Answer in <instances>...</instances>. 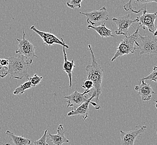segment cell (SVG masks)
Segmentation results:
<instances>
[{
  "instance_id": "1",
  "label": "cell",
  "mask_w": 157,
  "mask_h": 145,
  "mask_svg": "<svg viewBox=\"0 0 157 145\" xmlns=\"http://www.w3.org/2000/svg\"><path fill=\"white\" fill-rule=\"evenodd\" d=\"M90 52L92 63L88 65L85 70L87 72V79L92 81L94 84V91L95 94V103L98 104L99 101V97L102 93V82L104 77V70L98 63L93 50L90 44L88 45Z\"/></svg>"
},
{
  "instance_id": "2",
  "label": "cell",
  "mask_w": 157,
  "mask_h": 145,
  "mask_svg": "<svg viewBox=\"0 0 157 145\" xmlns=\"http://www.w3.org/2000/svg\"><path fill=\"white\" fill-rule=\"evenodd\" d=\"M9 61L7 72L10 74V80L15 78L21 80L25 77L27 80L29 76L27 70L30 64L27 63L23 57L18 55V57H11L7 58Z\"/></svg>"
},
{
  "instance_id": "3",
  "label": "cell",
  "mask_w": 157,
  "mask_h": 145,
  "mask_svg": "<svg viewBox=\"0 0 157 145\" xmlns=\"http://www.w3.org/2000/svg\"><path fill=\"white\" fill-rule=\"evenodd\" d=\"M139 30L138 27L134 33L130 36L127 35L124 39L121 41L117 48L115 54L111 59V61H114L115 59L123 55L132 54L136 52L137 47H136L134 45L139 35Z\"/></svg>"
},
{
  "instance_id": "4",
  "label": "cell",
  "mask_w": 157,
  "mask_h": 145,
  "mask_svg": "<svg viewBox=\"0 0 157 145\" xmlns=\"http://www.w3.org/2000/svg\"><path fill=\"white\" fill-rule=\"evenodd\" d=\"M23 37L22 39H17V41H18V48L16 50V54L23 57L25 61L29 64H31L33 63L34 58L38 57L35 54V47L33 44L30 42L28 40L26 39V34L25 33L24 30H22Z\"/></svg>"
},
{
  "instance_id": "5",
  "label": "cell",
  "mask_w": 157,
  "mask_h": 145,
  "mask_svg": "<svg viewBox=\"0 0 157 145\" xmlns=\"http://www.w3.org/2000/svg\"><path fill=\"white\" fill-rule=\"evenodd\" d=\"M135 44L137 46V49L140 50V55L157 54V36H142L139 33Z\"/></svg>"
},
{
  "instance_id": "6",
  "label": "cell",
  "mask_w": 157,
  "mask_h": 145,
  "mask_svg": "<svg viewBox=\"0 0 157 145\" xmlns=\"http://www.w3.org/2000/svg\"><path fill=\"white\" fill-rule=\"evenodd\" d=\"M79 14L85 16L88 24L94 26L102 24L104 21L109 20V13L105 6L99 10H94L90 12H80Z\"/></svg>"
},
{
  "instance_id": "7",
  "label": "cell",
  "mask_w": 157,
  "mask_h": 145,
  "mask_svg": "<svg viewBox=\"0 0 157 145\" xmlns=\"http://www.w3.org/2000/svg\"><path fill=\"white\" fill-rule=\"evenodd\" d=\"M157 18V12L153 14L148 13L146 10L143 11V14L139 17H137L135 20L137 22H139V27H142L143 30L147 28L149 31L151 33H154L157 30V27L155 26V21Z\"/></svg>"
},
{
  "instance_id": "8",
  "label": "cell",
  "mask_w": 157,
  "mask_h": 145,
  "mask_svg": "<svg viewBox=\"0 0 157 145\" xmlns=\"http://www.w3.org/2000/svg\"><path fill=\"white\" fill-rule=\"evenodd\" d=\"M147 128L144 125H138L129 131L124 132L121 130V145H134L136 138L144 132Z\"/></svg>"
},
{
  "instance_id": "9",
  "label": "cell",
  "mask_w": 157,
  "mask_h": 145,
  "mask_svg": "<svg viewBox=\"0 0 157 145\" xmlns=\"http://www.w3.org/2000/svg\"><path fill=\"white\" fill-rule=\"evenodd\" d=\"M112 21L117 25V30L115 33L117 35L127 36L128 33L129 28L132 24L136 22V20H132L129 14L126 15L120 16L119 18H112Z\"/></svg>"
},
{
  "instance_id": "10",
  "label": "cell",
  "mask_w": 157,
  "mask_h": 145,
  "mask_svg": "<svg viewBox=\"0 0 157 145\" xmlns=\"http://www.w3.org/2000/svg\"><path fill=\"white\" fill-rule=\"evenodd\" d=\"M30 30L34 31L35 33H36L41 37L45 45L50 46L54 44H59L63 46V47H65L66 49L69 48V46L65 44V42L62 38L59 39L57 36H55L52 33L39 30L34 25L31 26Z\"/></svg>"
},
{
  "instance_id": "11",
  "label": "cell",
  "mask_w": 157,
  "mask_h": 145,
  "mask_svg": "<svg viewBox=\"0 0 157 145\" xmlns=\"http://www.w3.org/2000/svg\"><path fill=\"white\" fill-rule=\"evenodd\" d=\"M95 94L94 92H93L90 98H88V100L86 101H85L80 106H78V108H76L75 109H71V111L68 112L67 116H81L82 117L84 121H85L88 118V116H89L88 111H89V106L90 103L94 106V108L97 110L101 108V107L95 102H91V100H93V98H95Z\"/></svg>"
},
{
  "instance_id": "12",
  "label": "cell",
  "mask_w": 157,
  "mask_h": 145,
  "mask_svg": "<svg viewBox=\"0 0 157 145\" xmlns=\"http://www.w3.org/2000/svg\"><path fill=\"white\" fill-rule=\"evenodd\" d=\"M90 91H85L83 93H80L78 91H75L70 95L65 96L64 98L67 100V108L71 107L72 109H75L78 108V106H80L88 100L89 96L86 94Z\"/></svg>"
},
{
  "instance_id": "13",
  "label": "cell",
  "mask_w": 157,
  "mask_h": 145,
  "mask_svg": "<svg viewBox=\"0 0 157 145\" xmlns=\"http://www.w3.org/2000/svg\"><path fill=\"white\" fill-rule=\"evenodd\" d=\"M157 0H129L123 7L125 11L138 14L142 11L147 10V5L150 2L157 3Z\"/></svg>"
},
{
  "instance_id": "14",
  "label": "cell",
  "mask_w": 157,
  "mask_h": 145,
  "mask_svg": "<svg viewBox=\"0 0 157 145\" xmlns=\"http://www.w3.org/2000/svg\"><path fill=\"white\" fill-rule=\"evenodd\" d=\"M140 84L134 87V89L138 92V95L141 97L143 101H148L151 100V96L154 94V91L151 85L144 82V80H139Z\"/></svg>"
},
{
  "instance_id": "15",
  "label": "cell",
  "mask_w": 157,
  "mask_h": 145,
  "mask_svg": "<svg viewBox=\"0 0 157 145\" xmlns=\"http://www.w3.org/2000/svg\"><path fill=\"white\" fill-rule=\"evenodd\" d=\"M65 131L63 130V124H59L57 128V134L52 135L50 133L48 135V137L50 138V140L55 145H62L64 143L69 142V140L65 136Z\"/></svg>"
},
{
  "instance_id": "16",
  "label": "cell",
  "mask_w": 157,
  "mask_h": 145,
  "mask_svg": "<svg viewBox=\"0 0 157 145\" xmlns=\"http://www.w3.org/2000/svg\"><path fill=\"white\" fill-rule=\"evenodd\" d=\"M66 48L63 47V70L66 72L67 75L68 76L69 79V86L70 87H72V83H73V69L75 68L76 66L74 64V61L72 60L71 61H69L67 58V53L65 50Z\"/></svg>"
},
{
  "instance_id": "17",
  "label": "cell",
  "mask_w": 157,
  "mask_h": 145,
  "mask_svg": "<svg viewBox=\"0 0 157 145\" xmlns=\"http://www.w3.org/2000/svg\"><path fill=\"white\" fill-rule=\"evenodd\" d=\"M87 29H93L95 31H97V33L99 34L100 36H101L102 38L114 37L112 33V31L106 27L105 24L104 22L102 24L100 25L97 26H94L89 25L87 26Z\"/></svg>"
},
{
  "instance_id": "18",
  "label": "cell",
  "mask_w": 157,
  "mask_h": 145,
  "mask_svg": "<svg viewBox=\"0 0 157 145\" xmlns=\"http://www.w3.org/2000/svg\"><path fill=\"white\" fill-rule=\"evenodd\" d=\"M6 135L13 141L15 145H29L31 143L30 139L22 136H17L9 130L6 131Z\"/></svg>"
},
{
  "instance_id": "19",
  "label": "cell",
  "mask_w": 157,
  "mask_h": 145,
  "mask_svg": "<svg viewBox=\"0 0 157 145\" xmlns=\"http://www.w3.org/2000/svg\"><path fill=\"white\" fill-rule=\"evenodd\" d=\"M32 87H33L31 84V83L29 80H28L27 82H25L24 84L20 85L17 88H16L15 90L13 91V94L14 95L22 94L24 93L25 92L26 90L29 89Z\"/></svg>"
},
{
  "instance_id": "20",
  "label": "cell",
  "mask_w": 157,
  "mask_h": 145,
  "mask_svg": "<svg viewBox=\"0 0 157 145\" xmlns=\"http://www.w3.org/2000/svg\"><path fill=\"white\" fill-rule=\"evenodd\" d=\"M157 67L156 66L153 68V70L151 73L145 77H144L143 78L139 79V80H149L151 81H153V82H157Z\"/></svg>"
},
{
  "instance_id": "21",
  "label": "cell",
  "mask_w": 157,
  "mask_h": 145,
  "mask_svg": "<svg viewBox=\"0 0 157 145\" xmlns=\"http://www.w3.org/2000/svg\"><path fill=\"white\" fill-rule=\"evenodd\" d=\"M47 132H48V129H46L45 131L44 135L39 140H37L33 142V145H49L47 142L48 138V136L47 135Z\"/></svg>"
},
{
  "instance_id": "22",
  "label": "cell",
  "mask_w": 157,
  "mask_h": 145,
  "mask_svg": "<svg viewBox=\"0 0 157 145\" xmlns=\"http://www.w3.org/2000/svg\"><path fill=\"white\" fill-rule=\"evenodd\" d=\"M82 1V0H71L70 2H67V5L71 9H75V8L80 9L82 7L81 3Z\"/></svg>"
},
{
  "instance_id": "23",
  "label": "cell",
  "mask_w": 157,
  "mask_h": 145,
  "mask_svg": "<svg viewBox=\"0 0 157 145\" xmlns=\"http://www.w3.org/2000/svg\"><path fill=\"white\" fill-rule=\"evenodd\" d=\"M42 79V76H37V74H35L33 76L30 77V78L29 77L28 80H29L30 82L33 87H36L37 85L39 84L40 83Z\"/></svg>"
},
{
  "instance_id": "24",
  "label": "cell",
  "mask_w": 157,
  "mask_h": 145,
  "mask_svg": "<svg viewBox=\"0 0 157 145\" xmlns=\"http://www.w3.org/2000/svg\"><path fill=\"white\" fill-rule=\"evenodd\" d=\"M82 87L84 88L85 91H91V89L94 87V84L92 81H91L89 79L85 80L83 85H82Z\"/></svg>"
},
{
  "instance_id": "25",
  "label": "cell",
  "mask_w": 157,
  "mask_h": 145,
  "mask_svg": "<svg viewBox=\"0 0 157 145\" xmlns=\"http://www.w3.org/2000/svg\"><path fill=\"white\" fill-rule=\"evenodd\" d=\"M7 69H8L7 67L2 66L0 64V77L1 78H3L6 77V76L8 74Z\"/></svg>"
},
{
  "instance_id": "26",
  "label": "cell",
  "mask_w": 157,
  "mask_h": 145,
  "mask_svg": "<svg viewBox=\"0 0 157 145\" xmlns=\"http://www.w3.org/2000/svg\"><path fill=\"white\" fill-rule=\"evenodd\" d=\"M0 64L2 66L7 67L9 64V61L7 59H0Z\"/></svg>"
},
{
  "instance_id": "27",
  "label": "cell",
  "mask_w": 157,
  "mask_h": 145,
  "mask_svg": "<svg viewBox=\"0 0 157 145\" xmlns=\"http://www.w3.org/2000/svg\"><path fill=\"white\" fill-rule=\"evenodd\" d=\"M1 143L3 145H11V143H5V144H4V143L1 142Z\"/></svg>"
}]
</instances>
